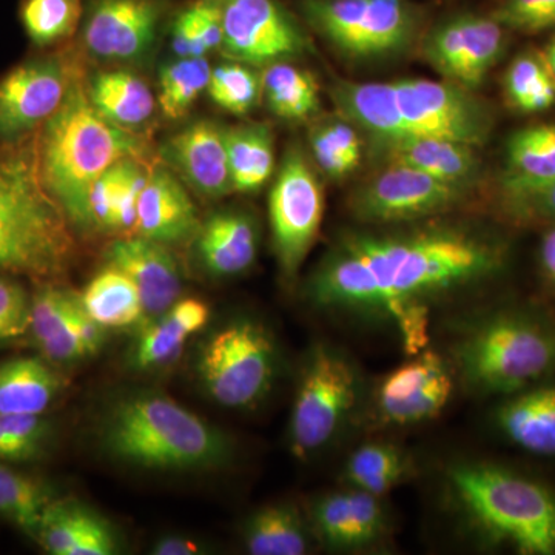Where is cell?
Returning a JSON list of instances; mask_svg holds the SVG:
<instances>
[{"label":"cell","mask_w":555,"mask_h":555,"mask_svg":"<svg viewBox=\"0 0 555 555\" xmlns=\"http://www.w3.org/2000/svg\"><path fill=\"white\" fill-rule=\"evenodd\" d=\"M452 390L454 379L443 358L422 350L383 378L375 400L378 420L392 426L429 422L447 408Z\"/></svg>","instance_id":"9a60e30c"},{"label":"cell","mask_w":555,"mask_h":555,"mask_svg":"<svg viewBox=\"0 0 555 555\" xmlns=\"http://www.w3.org/2000/svg\"><path fill=\"white\" fill-rule=\"evenodd\" d=\"M87 93L96 112L126 130H138L155 112L149 83L129 69H108L91 76Z\"/></svg>","instance_id":"83f0119b"},{"label":"cell","mask_w":555,"mask_h":555,"mask_svg":"<svg viewBox=\"0 0 555 555\" xmlns=\"http://www.w3.org/2000/svg\"><path fill=\"white\" fill-rule=\"evenodd\" d=\"M62 387L56 372L38 358H16L0 366V415H42Z\"/></svg>","instance_id":"f546056e"},{"label":"cell","mask_w":555,"mask_h":555,"mask_svg":"<svg viewBox=\"0 0 555 555\" xmlns=\"http://www.w3.org/2000/svg\"><path fill=\"white\" fill-rule=\"evenodd\" d=\"M79 295L68 288L43 286L31 299L33 337L53 363H75L87 358L76 328Z\"/></svg>","instance_id":"484cf974"},{"label":"cell","mask_w":555,"mask_h":555,"mask_svg":"<svg viewBox=\"0 0 555 555\" xmlns=\"http://www.w3.org/2000/svg\"><path fill=\"white\" fill-rule=\"evenodd\" d=\"M506 215L518 224H551L555 222V179L543 188L503 201Z\"/></svg>","instance_id":"7dc6e473"},{"label":"cell","mask_w":555,"mask_h":555,"mask_svg":"<svg viewBox=\"0 0 555 555\" xmlns=\"http://www.w3.org/2000/svg\"><path fill=\"white\" fill-rule=\"evenodd\" d=\"M105 261L137 284L145 312L142 326L164 315L181 298V269L166 244L139 235L120 236L105 250Z\"/></svg>","instance_id":"d6986e66"},{"label":"cell","mask_w":555,"mask_h":555,"mask_svg":"<svg viewBox=\"0 0 555 555\" xmlns=\"http://www.w3.org/2000/svg\"><path fill=\"white\" fill-rule=\"evenodd\" d=\"M452 357L470 389L514 396L555 374V326L531 310H500L467 328Z\"/></svg>","instance_id":"8992f818"},{"label":"cell","mask_w":555,"mask_h":555,"mask_svg":"<svg viewBox=\"0 0 555 555\" xmlns=\"http://www.w3.org/2000/svg\"><path fill=\"white\" fill-rule=\"evenodd\" d=\"M206 553V547L190 537L167 535L159 539L152 547L155 555H196Z\"/></svg>","instance_id":"681fc988"},{"label":"cell","mask_w":555,"mask_h":555,"mask_svg":"<svg viewBox=\"0 0 555 555\" xmlns=\"http://www.w3.org/2000/svg\"><path fill=\"white\" fill-rule=\"evenodd\" d=\"M372 152L385 160L386 166L411 167L465 188H470L477 181L481 170L476 147L447 139H372Z\"/></svg>","instance_id":"603a6c76"},{"label":"cell","mask_w":555,"mask_h":555,"mask_svg":"<svg viewBox=\"0 0 555 555\" xmlns=\"http://www.w3.org/2000/svg\"><path fill=\"white\" fill-rule=\"evenodd\" d=\"M324 215V193L308 156L288 147L269 195L273 250L284 280H294L315 243Z\"/></svg>","instance_id":"8fae6325"},{"label":"cell","mask_w":555,"mask_h":555,"mask_svg":"<svg viewBox=\"0 0 555 555\" xmlns=\"http://www.w3.org/2000/svg\"><path fill=\"white\" fill-rule=\"evenodd\" d=\"M543 57H545V62L547 68H550L551 75L555 79V38L547 43L545 51H543Z\"/></svg>","instance_id":"f5cc1de1"},{"label":"cell","mask_w":555,"mask_h":555,"mask_svg":"<svg viewBox=\"0 0 555 555\" xmlns=\"http://www.w3.org/2000/svg\"><path fill=\"white\" fill-rule=\"evenodd\" d=\"M411 466L408 455L393 444L367 443L349 456L343 480L349 488L382 496L406 480Z\"/></svg>","instance_id":"836d02e7"},{"label":"cell","mask_w":555,"mask_h":555,"mask_svg":"<svg viewBox=\"0 0 555 555\" xmlns=\"http://www.w3.org/2000/svg\"><path fill=\"white\" fill-rule=\"evenodd\" d=\"M159 17L155 0H98L83 28V42L98 60H139L155 43Z\"/></svg>","instance_id":"e0dca14e"},{"label":"cell","mask_w":555,"mask_h":555,"mask_svg":"<svg viewBox=\"0 0 555 555\" xmlns=\"http://www.w3.org/2000/svg\"><path fill=\"white\" fill-rule=\"evenodd\" d=\"M211 67L206 57H178L159 72V107L167 119L184 118L207 91Z\"/></svg>","instance_id":"74e56055"},{"label":"cell","mask_w":555,"mask_h":555,"mask_svg":"<svg viewBox=\"0 0 555 555\" xmlns=\"http://www.w3.org/2000/svg\"><path fill=\"white\" fill-rule=\"evenodd\" d=\"M175 306L164 315L139 328L137 341L131 350V364L137 369H153L169 363L195 328Z\"/></svg>","instance_id":"f35d334b"},{"label":"cell","mask_w":555,"mask_h":555,"mask_svg":"<svg viewBox=\"0 0 555 555\" xmlns=\"http://www.w3.org/2000/svg\"><path fill=\"white\" fill-rule=\"evenodd\" d=\"M398 138L447 139L483 147L494 130V115L473 90L449 80L403 79L390 82Z\"/></svg>","instance_id":"9c48e42d"},{"label":"cell","mask_w":555,"mask_h":555,"mask_svg":"<svg viewBox=\"0 0 555 555\" xmlns=\"http://www.w3.org/2000/svg\"><path fill=\"white\" fill-rule=\"evenodd\" d=\"M144 166L142 159L124 158L112 167L96 182L90 192L91 233H112L113 219L119 201L130 184L131 178Z\"/></svg>","instance_id":"7bdbcfd3"},{"label":"cell","mask_w":555,"mask_h":555,"mask_svg":"<svg viewBox=\"0 0 555 555\" xmlns=\"http://www.w3.org/2000/svg\"><path fill=\"white\" fill-rule=\"evenodd\" d=\"M233 192L255 193L268 184L275 169L273 134L266 124L225 129Z\"/></svg>","instance_id":"1f68e13d"},{"label":"cell","mask_w":555,"mask_h":555,"mask_svg":"<svg viewBox=\"0 0 555 555\" xmlns=\"http://www.w3.org/2000/svg\"><path fill=\"white\" fill-rule=\"evenodd\" d=\"M101 447L124 465L155 470L224 466L232 443L222 430L158 392H131L109 404L100 423Z\"/></svg>","instance_id":"3957f363"},{"label":"cell","mask_w":555,"mask_h":555,"mask_svg":"<svg viewBox=\"0 0 555 555\" xmlns=\"http://www.w3.org/2000/svg\"><path fill=\"white\" fill-rule=\"evenodd\" d=\"M495 426L514 447L537 456H555V383L520 390L496 408Z\"/></svg>","instance_id":"d4e9b609"},{"label":"cell","mask_w":555,"mask_h":555,"mask_svg":"<svg viewBox=\"0 0 555 555\" xmlns=\"http://www.w3.org/2000/svg\"><path fill=\"white\" fill-rule=\"evenodd\" d=\"M0 460L20 462L16 448H14L13 441H11L9 434L5 433L2 426H0Z\"/></svg>","instance_id":"816d5d0a"},{"label":"cell","mask_w":555,"mask_h":555,"mask_svg":"<svg viewBox=\"0 0 555 555\" xmlns=\"http://www.w3.org/2000/svg\"><path fill=\"white\" fill-rule=\"evenodd\" d=\"M460 509L489 542L521 555H555V492L534 478L491 463L449 470Z\"/></svg>","instance_id":"5b68a950"},{"label":"cell","mask_w":555,"mask_h":555,"mask_svg":"<svg viewBox=\"0 0 555 555\" xmlns=\"http://www.w3.org/2000/svg\"><path fill=\"white\" fill-rule=\"evenodd\" d=\"M56 500L43 481L0 463V517L36 540L43 511Z\"/></svg>","instance_id":"d590c367"},{"label":"cell","mask_w":555,"mask_h":555,"mask_svg":"<svg viewBox=\"0 0 555 555\" xmlns=\"http://www.w3.org/2000/svg\"><path fill=\"white\" fill-rule=\"evenodd\" d=\"M507 104L525 115H537L555 105V79L539 51L529 50L511 62L503 78Z\"/></svg>","instance_id":"e575fe53"},{"label":"cell","mask_w":555,"mask_h":555,"mask_svg":"<svg viewBox=\"0 0 555 555\" xmlns=\"http://www.w3.org/2000/svg\"><path fill=\"white\" fill-rule=\"evenodd\" d=\"M199 225L198 208L181 179L166 166L149 170L139 196L134 235L170 247L195 238Z\"/></svg>","instance_id":"44dd1931"},{"label":"cell","mask_w":555,"mask_h":555,"mask_svg":"<svg viewBox=\"0 0 555 555\" xmlns=\"http://www.w3.org/2000/svg\"><path fill=\"white\" fill-rule=\"evenodd\" d=\"M75 321L80 341L86 347L87 353H89V357L96 356L105 345V327H102L98 321H94L86 312L80 298L78 309H76Z\"/></svg>","instance_id":"c3c4849f"},{"label":"cell","mask_w":555,"mask_h":555,"mask_svg":"<svg viewBox=\"0 0 555 555\" xmlns=\"http://www.w3.org/2000/svg\"><path fill=\"white\" fill-rule=\"evenodd\" d=\"M312 534L337 551H360L377 545L387 532V516L379 496L349 488L321 496L310 514Z\"/></svg>","instance_id":"ffe728a7"},{"label":"cell","mask_w":555,"mask_h":555,"mask_svg":"<svg viewBox=\"0 0 555 555\" xmlns=\"http://www.w3.org/2000/svg\"><path fill=\"white\" fill-rule=\"evenodd\" d=\"M72 67L57 57L25 62L0 80V141L13 142L38 129L60 108Z\"/></svg>","instance_id":"2e32d148"},{"label":"cell","mask_w":555,"mask_h":555,"mask_svg":"<svg viewBox=\"0 0 555 555\" xmlns=\"http://www.w3.org/2000/svg\"><path fill=\"white\" fill-rule=\"evenodd\" d=\"M539 269L543 280L555 287V222L547 224L539 247Z\"/></svg>","instance_id":"f907efd6"},{"label":"cell","mask_w":555,"mask_h":555,"mask_svg":"<svg viewBox=\"0 0 555 555\" xmlns=\"http://www.w3.org/2000/svg\"><path fill=\"white\" fill-rule=\"evenodd\" d=\"M210 100L233 115H247L262 100L261 76L241 62H228L211 68L207 87Z\"/></svg>","instance_id":"60d3db41"},{"label":"cell","mask_w":555,"mask_h":555,"mask_svg":"<svg viewBox=\"0 0 555 555\" xmlns=\"http://www.w3.org/2000/svg\"><path fill=\"white\" fill-rule=\"evenodd\" d=\"M79 298L86 312L102 327L141 328L144 324V305L137 284L115 266L107 264L91 278Z\"/></svg>","instance_id":"f1b7e54d"},{"label":"cell","mask_w":555,"mask_h":555,"mask_svg":"<svg viewBox=\"0 0 555 555\" xmlns=\"http://www.w3.org/2000/svg\"><path fill=\"white\" fill-rule=\"evenodd\" d=\"M199 264L208 275L232 278L247 272L258 257V224L247 211L224 208L201 221L195 238Z\"/></svg>","instance_id":"7402d4cb"},{"label":"cell","mask_w":555,"mask_h":555,"mask_svg":"<svg viewBox=\"0 0 555 555\" xmlns=\"http://www.w3.org/2000/svg\"><path fill=\"white\" fill-rule=\"evenodd\" d=\"M276 364V346L268 328L250 318H238L215 332L203 346L198 375L218 404L246 409L268 396Z\"/></svg>","instance_id":"52a82bcc"},{"label":"cell","mask_w":555,"mask_h":555,"mask_svg":"<svg viewBox=\"0 0 555 555\" xmlns=\"http://www.w3.org/2000/svg\"><path fill=\"white\" fill-rule=\"evenodd\" d=\"M309 141L313 160L332 179L346 178L363 158V141L356 126L343 116L318 122Z\"/></svg>","instance_id":"8d00e7d4"},{"label":"cell","mask_w":555,"mask_h":555,"mask_svg":"<svg viewBox=\"0 0 555 555\" xmlns=\"http://www.w3.org/2000/svg\"><path fill=\"white\" fill-rule=\"evenodd\" d=\"M75 251L67 215L40 181L35 141H0V259L7 272L57 278Z\"/></svg>","instance_id":"277c9868"},{"label":"cell","mask_w":555,"mask_h":555,"mask_svg":"<svg viewBox=\"0 0 555 555\" xmlns=\"http://www.w3.org/2000/svg\"><path fill=\"white\" fill-rule=\"evenodd\" d=\"M360 392L357 367L346 353L328 345L310 350L299 378L288 447L299 460H308L327 447L352 409Z\"/></svg>","instance_id":"ba28073f"},{"label":"cell","mask_w":555,"mask_h":555,"mask_svg":"<svg viewBox=\"0 0 555 555\" xmlns=\"http://www.w3.org/2000/svg\"><path fill=\"white\" fill-rule=\"evenodd\" d=\"M80 0H24L21 17L28 38L39 47L51 46L73 35L78 27Z\"/></svg>","instance_id":"b9f144b4"},{"label":"cell","mask_w":555,"mask_h":555,"mask_svg":"<svg viewBox=\"0 0 555 555\" xmlns=\"http://www.w3.org/2000/svg\"><path fill=\"white\" fill-rule=\"evenodd\" d=\"M160 159L193 192L222 198L233 192L225 129L211 120H196L164 142Z\"/></svg>","instance_id":"ac0fdd59"},{"label":"cell","mask_w":555,"mask_h":555,"mask_svg":"<svg viewBox=\"0 0 555 555\" xmlns=\"http://www.w3.org/2000/svg\"><path fill=\"white\" fill-rule=\"evenodd\" d=\"M36 159L40 181L80 233H91L90 192L118 160L142 159L147 144L137 131L120 129L90 102L76 69L60 108L39 127Z\"/></svg>","instance_id":"7a4b0ae2"},{"label":"cell","mask_w":555,"mask_h":555,"mask_svg":"<svg viewBox=\"0 0 555 555\" xmlns=\"http://www.w3.org/2000/svg\"><path fill=\"white\" fill-rule=\"evenodd\" d=\"M0 426L9 434L21 460H30L46 447L49 425L35 414L0 415Z\"/></svg>","instance_id":"bcb514c9"},{"label":"cell","mask_w":555,"mask_h":555,"mask_svg":"<svg viewBox=\"0 0 555 555\" xmlns=\"http://www.w3.org/2000/svg\"><path fill=\"white\" fill-rule=\"evenodd\" d=\"M555 179V122L516 131L506 145L503 201L543 188Z\"/></svg>","instance_id":"4316f807"},{"label":"cell","mask_w":555,"mask_h":555,"mask_svg":"<svg viewBox=\"0 0 555 555\" xmlns=\"http://www.w3.org/2000/svg\"><path fill=\"white\" fill-rule=\"evenodd\" d=\"M505 47L506 28L494 17L462 16L430 31L423 54L444 80L474 91L503 56Z\"/></svg>","instance_id":"5bb4252c"},{"label":"cell","mask_w":555,"mask_h":555,"mask_svg":"<svg viewBox=\"0 0 555 555\" xmlns=\"http://www.w3.org/2000/svg\"><path fill=\"white\" fill-rule=\"evenodd\" d=\"M31 326V299L17 281L0 276V343L27 334Z\"/></svg>","instance_id":"f6af8a7d"},{"label":"cell","mask_w":555,"mask_h":555,"mask_svg":"<svg viewBox=\"0 0 555 555\" xmlns=\"http://www.w3.org/2000/svg\"><path fill=\"white\" fill-rule=\"evenodd\" d=\"M320 35L352 60H375L406 49L415 14L408 0H302Z\"/></svg>","instance_id":"30bf717a"},{"label":"cell","mask_w":555,"mask_h":555,"mask_svg":"<svg viewBox=\"0 0 555 555\" xmlns=\"http://www.w3.org/2000/svg\"><path fill=\"white\" fill-rule=\"evenodd\" d=\"M492 17L506 30L539 35L555 28V0H502Z\"/></svg>","instance_id":"ee69618b"},{"label":"cell","mask_w":555,"mask_h":555,"mask_svg":"<svg viewBox=\"0 0 555 555\" xmlns=\"http://www.w3.org/2000/svg\"><path fill=\"white\" fill-rule=\"evenodd\" d=\"M221 53L241 64L272 65L308 53L309 40L276 0H218Z\"/></svg>","instance_id":"4fadbf2b"},{"label":"cell","mask_w":555,"mask_h":555,"mask_svg":"<svg viewBox=\"0 0 555 555\" xmlns=\"http://www.w3.org/2000/svg\"><path fill=\"white\" fill-rule=\"evenodd\" d=\"M467 190L411 167L386 166L353 192L349 206L371 224L422 221L459 206Z\"/></svg>","instance_id":"7c38bea8"},{"label":"cell","mask_w":555,"mask_h":555,"mask_svg":"<svg viewBox=\"0 0 555 555\" xmlns=\"http://www.w3.org/2000/svg\"><path fill=\"white\" fill-rule=\"evenodd\" d=\"M507 254L502 241L465 229L358 233L328 251L306 294L320 309L392 318L415 356L429 338L426 299L495 276Z\"/></svg>","instance_id":"6da1fadb"},{"label":"cell","mask_w":555,"mask_h":555,"mask_svg":"<svg viewBox=\"0 0 555 555\" xmlns=\"http://www.w3.org/2000/svg\"><path fill=\"white\" fill-rule=\"evenodd\" d=\"M261 93L276 118L308 120L320 109V89L315 78L288 61L268 65L261 75Z\"/></svg>","instance_id":"d6a6232c"},{"label":"cell","mask_w":555,"mask_h":555,"mask_svg":"<svg viewBox=\"0 0 555 555\" xmlns=\"http://www.w3.org/2000/svg\"><path fill=\"white\" fill-rule=\"evenodd\" d=\"M36 542L53 555H113L120 550L109 521L76 500H54L43 511Z\"/></svg>","instance_id":"cb8c5ba5"},{"label":"cell","mask_w":555,"mask_h":555,"mask_svg":"<svg viewBox=\"0 0 555 555\" xmlns=\"http://www.w3.org/2000/svg\"><path fill=\"white\" fill-rule=\"evenodd\" d=\"M222 17L218 0H198L182 11L173 24L171 46L178 57H206L221 50Z\"/></svg>","instance_id":"ab89813d"},{"label":"cell","mask_w":555,"mask_h":555,"mask_svg":"<svg viewBox=\"0 0 555 555\" xmlns=\"http://www.w3.org/2000/svg\"><path fill=\"white\" fill-rule=\"evenodd\" d=\"M309 526L291 503L259 507L244 526V545L254 555H302L310 551Z\"/></svg>","instance_id":"4dcf8cb0"}]
</instances>
